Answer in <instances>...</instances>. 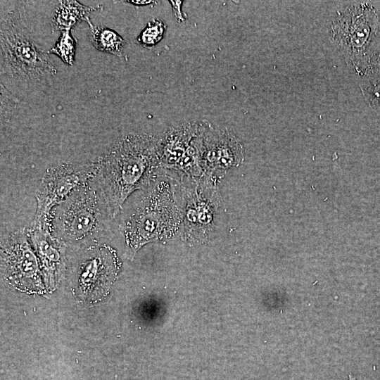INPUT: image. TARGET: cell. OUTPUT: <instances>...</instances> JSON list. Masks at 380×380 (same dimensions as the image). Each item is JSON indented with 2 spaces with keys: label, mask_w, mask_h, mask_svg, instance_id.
Listing matches in <instances>:
<instances>
[{
  "label": "cell",
  "mask_w": 380,
  "mask_h": 380,
  "mask_svg": "<svg viewBox=\"0 0 380 380\" xmlns=\"http://www.w3.org/2000/svg\"><path fill=\"white\" fill-rule=\"evenodd\" d=\"M101 7L87 6L75 0L61 1L50 22L51 32L70 30L81 21H86L91 26L90 13Z\"/></svg>",
  "instance_id": "12"
},
{
  "label": "cell",
  "mask_w": 380,
  "mask_h": 380,
  "mask_svg": "<svg viewBox=\"0 0 380 380\" xmlns=\"http://www.w3.org/2000/svg\"><path fill=\"white\" fill-rule=\"evenodd\" d=\"M20 15L8 13L1 21V74L13 78L41 80L57 69L49 53L32 39Z\"/></svg>",
  "instance_id": "5"
},
{
  "label": "cell",
  "mask_w": 380,
  "mask_h": 380,
  "mask_svg": "<svg viewBox=\"0 0 380 380\" xmlns=\"http://www.w3.org/2000/svg\"><path fill=\"white\" fill-rule=\"evenodd\" d=\"M89 39L99 51L117 56L122 54L125 41L115 31L102 25L89 26Z\"/></svg>",
  "instance_id": "13"
},
{
  "label": "cell",
  "mask_w": 380,
  "mask_h": 380,
  "mask_svg": "<svg viewBox=\"0 0 380 380\" xmlns=\"http://www.w3.org/2000/svg\"><path fill=\"white\" fill-rule=\"evenodd\" d=\"M169 2H170V4L173 10V13L177 21L179 23L184 21L185 19L181 11V8H182V5L183 2L182 1H170Z\"/></svg>",
  "instance_id": "17"
},
{
  "label": "cell",
  "mask_w": 380,
  "mask_h": 380,
  "mask_svg": "<svg viewBox=\"0 0 380 380\" xmlns=\"http://www.w3.org/2000/svg\"><path fill=\"white\" fill-rule=\"evenodd\" d=\"M75 278L84 298L99 299L108 291L120 270V262L115 250L105 244L86 248L77 263Z\"/></svg>",
  "instance_id": "8"
},
{
  "label": "cell",
  "mask_w": 380,
  "mask_h": 380,
  "mask_svg": "<svg viewBox=\"0 0 380 380\" xmlns=\"http://www.w3.org/2000/svg\"><path fill=\"white\" fill-rule=\"evenodd\" d=\"M331 37L347 65L360 77L380 64V16L370 2H351L337 11Z\"/></svg>",
  "instance_id": "4"
},
{
  "label": "cell",
  "mask_w": 380,
  "mask_h": 380,
  "mask_svg": "<svg viewBox=\"0 0 380 380\" xmlns=\"http://www.w3.org/2000/svg\"><path fill=\"white\" fill-rule=\"evenodd\" d=\"M117 217L106 194L92 176L52 210L50 230L61 243H96L116 230Z\"/></svg>",
  "instance_id": "3"
},
{
  "label": "cell",
  "mask_w": 380,
  "mask_h": 380,
  "mask_svg": "<svg viewBox=\"0 0 380 380\" xmlns=\"http://www.w3.org/2000/svg\"><path fill=\"white\" fill-rule=\"evenodd\" d=\"M77 40L72 36L70 30L61 32L55 44L47 51L58 56L65 63L72 66L75 60Z\"/></svg>",
  "instance_id": "15"
},
{
  "label": "cell",
  "mask_w": 380,
  "mask_h": 380,
  "mask_svg": "<svg viewBox=\"0 0 380 380\" xmlns=\"http://www.w3.org/2000/svg\"><path fill=\"white\" fill-rule=\"evenodd\" d=\"M177 174L184 200L182 236L192 241L205 240L214 229L220 205L217 182L205 175L194 178Z\"/></svg>",
  "instance_id": "6"
},
{
  "label": "cell",
  "mask_w": 380,
  "mask_h": 380,
  "mask_svg": "<svg viewBox=\"0 0 380 380\" xmlns=\"http://www.w3.org/2000/svg\"><path fill=\"white\" fill-rule=\"evenodd\" d=\"M348 380H356L355 377L353 376L351 374L348 376Z\"/></svg>",
  "instance_id": "19"
},
{
  "label": "cell",
  "mask_w": 380,
  "mask_h": 380,
  "mask_svg": "<svg viewBox=\"0 0 380 380\" xmlns=\"http://www.w3.org/2000/svg\"><path fill=\"white\" fill-rule=\"evenodd\" d=\"M198 122H185L168 128L158 141L160 167L176 172L196 136Z\"/></svg>",
  "instance_id": "11"
},
{
  "label": "cell",
  "mask_w": 380,
  "mask_h": 380,
  "mask_svg": "<svg viewBox=\"0 0 380 380\" xmlns=\"http://www.w3.org/2000/svg\"><path fill=\"white\" fill-rule=\"evenodd\" d=\"M94 172V161L64 163L47 169L35 191L37 209L32 222H49L52 210Z\"/></svg>",
  "instance_id": "7"
},
{
  "label": "cell",
  "mask_w": 380,
  "mask_h": 380,
  "mask_svg": "<svg viewBox=\"0 0 380 380\" xmlns=\"http://www.w3.org/2000/svg\"><path fill=\"white\" fill-rule=\"evenodd\" d=\"M127 2H130L131 4L134 5H137V6H145V5L156 3L152 1H127Z\"/></svg>",
  "instance_id": "18"
},
{
  "label": "cell",
  "mask_w": 380,
  "mask_h": 380,
  "mask_svg": "<svg viewBox=\"0 0 380 380\" xmlns=\"http://www.w3.org/2000/svg\"><path fill=\"white\" fill-rule=\"evenodd\" d=\"M166 25L163 20L154 19L149 22L137 37V42L145 48H151L163 38Z\"/></svg>",
  "instance_id": "16"
},
{
  "label": "cell",
  "mask_w": 380,
  "mask_h": 380,
  "mask_svg": "<svg viewBox=\"0 0 380 380\" xmlns=\"http://www.w3.org/2000/svg\"><path fill=\"white\" fill-rule=\"evenodd\" d=\"M198 122L202 133L201 165L204 175L217 182L244 160L243 146L230 130L215 129L207 120Z\"/></svg>",
  "instance_id": "9"
},
{
  "label": "cell",
  "mask_w": 380,
  "mask_h": 380,
  "mask_svg": "<svg viewBox=\"0 0 380 380\" xmlns=\"http://www.w3.org/2000/svg\"><path fill=\"white\" fill-rule=\"evenodd\" d=\"M28 240L27 229H19L2 239V270L7 277L13 280L38 279V265Z\"/></svg>",
  "instance_id": "10"
},
{
  "label": "cell",
  "mask_w": 380,
  "mask_h": 380,
  "mask_svg": "<svg viewBox=\"0 0 380 380\" xmlns=\"http://www.w3.org/2000/svg\"><path fill=\"white\" fill-rule=\"evenodd\" d=\"M184 200L178 175L160 168L122 205L116 230L127 249L136 252L153 241L167 240L181 230Z\"/></svg>",
  "instance_id": "1"
},
{
  "label": "cell",
  "mask_w": 380,
  "mask_h": 380,
  "mask_svg": "<svg viewBox=\"0 0 380 380\" xmlns=\"http://www.w3.org/2000/svg\"><path fill=\"white\" fill-rule=\"evenodd\" d=\"M158 141L148 134H125L94 160L93 177L118 215L127 198L160 169Z\"/></svg>",
  "instance_id": "2"
},
{
  "label": "cell",
  "mask_w": 380,
  "mask_h": 380,
  "mask_svg": "<svg viewBox=\"0 0 380 380\" xmlns=\"http://www.w3.org/2000/svg\"><path fill=\"white\" fill-rule=\"evenodd\" d=\"M359 85L369 106L380 113V64L361 77Z\"/></svg>",
  "instance_id": "14"
}]
</instances>
